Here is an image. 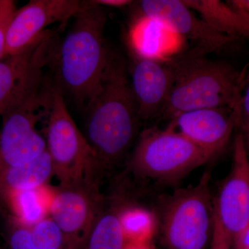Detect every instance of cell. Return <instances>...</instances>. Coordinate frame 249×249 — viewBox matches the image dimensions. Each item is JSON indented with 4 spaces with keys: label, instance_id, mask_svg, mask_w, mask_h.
<instances>
[{
    "label": "cell",
    "instance_id": "1",
    "mask_svg": "<svg viewBox=\"0 0 249 249\" xmlns=\"http://www.w3.org/2000/svg\"><path fill=\"white\" fill-rule=\"evenodd\" d=\"M84 108L85 137L96 155L99 178L124 160L140 124L127 66L120 54L112 52L99 88Z\"/></svg>",
    "mask_w": 249,
    "mask_h": 249
},
{
    "label": "cell",
    "instance_id": "2",
    "mask_svg": "<svg viewBox=\"0 0 249 249\" xmlns=\"http://www.w3.org/2000/svg\"><path fill=\"white\" fill-rule=\"evenodd\" d=\"M73 19L55 52V80L85 107L99 88L112 52L105 37L107 18L102 7L82 1Z\"/></svg>",
    "mask_w": 249,
    "mask_h": 249
},
{
    "label": "cell",
    "instance_id": "3",
    "mask_svg": "<svg viewBox=\"0 0 249 249\" xmlns=\"http://www.w3.org/2000/svg\"><path fill=\"white\" fill-rule=\"evenodd\" d=\"M175 60L176 77L159 119L169 121L196 109L239 106L247 70L239 71L227 62L209 60L196 48Z\"/></svg>",
    "mask_w": 249,
    "mask_h": 249
},
{
    "label": "cell",
    "instance_id": "4",
    "mask_svg": "<svg viewBox=\"0 0 249 249\" xmlns=\"http://www.w3.org/2000/svg\"><path fill=\"white\" fill-rule=\"evenodd\" d=\"M42 121L47 150L60 186L87 178L98 183L96 155L70 115L55 80L45 85Z\"/></svg>",
    "mask_w": 249,
    "mask_h": 249
},
{
    "label": "cell",
    "instance_id": "5",
    "mask_svg": "<svg viewBox=\"0 0 249 249\" xmlns=\"http://www.w3.org/2000/svg\"><path fill=\"white\" fill-rule=\"evenodd\" d=\"M211 178L206 172L196 185L177 190L167 198L160 227L168 249H206L211 245L214 227Z\"/></svg>",
    "mask_w": 249,
    "mask_h": 249
},
{
    "label": "cell",
    "instance_id": "6",
    "mask_svg": "<svg viewBox=\"0 0 249 249\" xmlns=\"http://www.w3.org/2000/svg\"><path fill=\"white\" fill-rule=\"evenodd\" d=\"M211 159L212 156L181 134L154 127L139 135L128 165L140 178L172 183Z\"/></svg>",
    "mask_w": 249,
    "mask_h": 249
},
{
    "label": "cell",
    "instance_id": "7",
    "mask_svg": "<svg viewBox=\"0 0 249 249\" xmlns=\"http://www.w3.org/2000/svg\"><path fill=\"white\" fill-rule=\"evenodd\" d=\"M58 42L56 31L50 29L22 53L0 60L1 117L44 81V69L53 63Z\"/></svg>",
    "mask_w": 249,
    "mask_h": 249
},
{
    "label": "cell",
    "instance_id": "8",
    "mask_svg": "<svg viewBox=\"0 0 249 249\" xmlns=\"http://www.w3.org/2000/svg\"><path fill=\"white\" fill-rule=\"evenodd\" d=\"M98 183L83 179L59 186L49 213L65 235L71 249H82L93 220L104 202Z\"/></svg>",
    "mask_w": 249,
    "mask_h": 249
},
{
    "label": "cell",
    "instance_id": "9",
    "mask_svg": "<svg viewBox=\"0 0 249 249\" xmlns=\"http://www.w3.org/2000/svg\"><path fill=\"white\" fill-rule=\"evenodd\" d=\"M81 8L78 0H31L17 10L10 24L4 58L22 53L48 32L49 27L66 24Z\"/></svg>",
    "mask_w": 249,
    "mask_h": 249
},
{
    "label": "cell",
    "instance_id": "10",
    "mask_svg": "<svg viewBox=\"0 0 249 249\" xmlns=\"http://www.w3.org/2000/svg\"><path fill=\"white\" fill-rule=\"evenodd\" d=\"M139 4L141 15L158 19L205 55L232 50L242 41L214 31L181 0H143Z\"/></svg>",
    "mask_w": 249,
    "mask_h": 249
},
{
    "label": "cell",
    "instance_id": "11",
    "mask_svg": "<svg viewBox=\"0 0 249 249\" xmlns=\"http://www.w3.org/2000/svg\"><path fill=\"white\" fill-rule=\"evenodd\" d=\"M214 209L232 242L249 225V157L240 133L234 140L231 169L214 201Z\"/></svg>",
    "mask_w": 249,
    "mask_h": 249
},
{
    "label": "cell",
    "instance_id": "12",
    "mask_svg": "<svg viewBox=\"0 0 249 249\" xmlns=\"http://www.w3.org/2000/svg\"><path fill=\"white\" fill-rule=\"evenodd\" d=\"M238 106L186 111L170 119L165 128L181 134L214 158L227 147L237 127Z\"/></svg>",
    "mask_w": 249,
    "mask_h": 249
},
{
    "label": "cell",
    "instance_id": "13",
    "mask_svg": "<svg viewBox=\"0 0 249 249\" xmlns=\"http://www.w3.org/2000/svg\"><path fill=\"white\" fill-rule=\"evenodd\" d=\"M129 71L139 119L147 121L159 118L176 77L175 57L162 61L131 53Z\"/></svg>",
    "mask_w": 249,
    "mask_h": 249
},
{
    "label": "cell",
    "instance_id": "14",
    "mask_svg": "<svg viewBox=\"0 0 249 249\" xmlns=\"http://www.w3.org/2000/svg\"><path fill=\"white\" fill-rule=\"evenodd\" d=\"M130 53L141 58L169 60L183 53L186 40L155 18L140 15L129 28Z\"/></svg>",
    "mask_w": 249,
    "mask_h": 249
},
{
    "label": "cell",
    "instance_id": "15",
    "mask_svg": "<svg viewBox=\"0 0 249 249\" xmlns=\"http://www.w3.org/2000/svg\"><path fill=\"white\" fill-rule=\"evenodd\" d=\"M191 11L219 34L249 40V24L230 6L220 0H181Z\"/></svg>",
    "mask_w": 249,
    "mask_h": 249
},
{
    "label": "cell",
    "instance_id": "16",
    "mask_svg": "<svg viewBox=\"0 0 249 249\" xmlns=\"http://www.w3.org/2000/svg\"><path fill=\"white\" fill-rule=\"evenodd\" d=\"M10 249H71L60 228L51 217L32 227L15 222L8 236Z\"/></svg>",
    "mask_w": 249,
    "mask_h": 249
},
{
    "label": "cell",
    "instance_id": "17",
    "mask_svg": "<svg viewBox=\"0 0 249 249\" xmlns=\"http://www.w3.org/2000/svg\"><path fill=\"white\" fill-rule=\"evenodd\" d=\"M52 175H54L53 163L46 150L35 160L6 172L0 181V196L9 191L42 188Z\"/></svg>",
    "mask_w": 249,
    "mask_h": 249
},
{
    "label": "cell",
    "instance_id": "18",
    "mask_svg": "<svg viewBox=\"0 0 249 249\" xmlns=\"http://www.w3.org/2000/svg\"><path fill=\"white\" fill-rule=\"evenodd\" d=\"M125 240L119 219V209L106 200L98 211L82 249H124Z\"/></svg>",
    "mask_w": 249,
    "mask_h": 249
},
{
    "label": "cell",
    "instance_id": "19",
    "mask_svg": "<svg viewBox=\"0 0 249 249\" xmlns=\"http://www.w3.org/2000/svg\"><path fill=\"white\" fill-rule=\"evenodd\" d=\"M11 204L16 222L32 227L46 218L52 196L45 187L24 191H11L3 195Z\"/></svg>",
    "mask_w": 249,
    "mask_h": 249
},
{
    "label": "cell",
    "instance_id": "20",
    "mask_svg": "<svg viewBox=\"0 0 249 249\" xmlns=\"http://www.w3.org/2000/svg\"><path fill=\"white\" fill-rule=\"evenodd\" d=\"M119 219L125 242L149 243L156 229L155 215L139 206L119 209Z\"/></svg>",
    "mask_w": 249,
    "mask_h": 249
},
{
    "label": "cell",
    "instance_id": "21",
    "mask_svg": "<svg viewBox=\"0 0 249 249\" xmlns=\"http://www.w3.org/2000/svg\"><path fill=\"white\" fill-rule=\"evenodd\" d=\"M237 127L240 129V133L243 137L249 157V73H247L246 77L245 85L239 102Z\"/></svg>",
    "mask_w": 249,
    "mask_h": 249
},
{
    "label": "cell",
    "instance_id": "22",
    "mask_svg": "<svg viewBox=\"0 0 249 249\" xmlns=\"http://www.w3.org/2000/svg\"><path fill=\"white\" fill-rule=\"evenodd\" d=\"M17 10L14 1L0 0V60L4 58L8 30Z\"/></svg>",
    "mask_w": 249,
    "mask_h": 249
},
{
    "label": "cell",
    "instance_id": "23",
    "mask_svg": "<svg viewBox=\"0 0 249 249\" xmlns=\"http://www.w3.org/2000/svg\"><path fill=\"white\" fill-rule=\"evenodd\" d=\"M232 240L231 237L222 227L214 209V227L211 249H231Z\"/></svg>",
    "mask_w": 249,
    "mask_h": 249
},
{
    "label": "cell",
    "instance_id": "24",
    "mask_svg": "<svg viewBox=\"0 0 249 249\" xmlns=\"http://www.w3.org/2000/svg\"><path fill=\"white\" fill-rule=\"evenodd\" d=\"M226 3L249 24V0H228Z\"/></svg>",
    "mask_w": 249,
    "mask_h": 249
},
{
    "label": "cell",
    "instance_id": "25",
    "mask_svg": "<svg viewBox=\"0 0 249 249\" xmlns=\"http://www.w3.org/2000/svg\"><path fill=\"white\" fill-rule=\"evenodd\" d=\"M90 4L96 5V6H107V7L121 8L128 6L133 3L129 0H91L88 1Z\"/></svg>",
    "mask_w": 249,
    "mask_h": 249
},
{
    "label": "cell",
    "instance_id": "26",
    "mask_svg": "<svg viewBox=\"0 0 249 249\" xmlns=\"http://www.w3.org/2000/svg\"><path fill=\"white\" fill-rule=\"evenodd\" d=\"M235 249H249V225L232 242Z\"/></svg>",
    "mask_w": 249,
    "mask_h": 249
},
{
    "label": "cell",
    "instance_id": "27",
    "mask_svg": "<svg viewBox=\"0 0 249 249\" xmlns=\"http://www.w3.org/2000/svg\"><path fill=\"white\" fill-rule=\"evenodd\" d=\"M124 249H152L149 243H132L125 242Z\"/></svg>",
    "mask_w": 249,
    "mask_h": 249
}]
</instances>
